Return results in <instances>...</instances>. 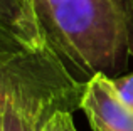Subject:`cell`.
<instances>
[{"mask_svg": "<svg viewBox=\"0 0 133 131\" xmlns=\"http://www.w3.org/2000/svg\"><path fill=\"white\" fill-rule=\"evenodd\" d=\"M79 109L93 131H133V109L118 98L111 79L101 72L84 82Z\"/></svg>", "mask_w": 133, "mask_h": 131, "instance_id": "3957f363", "label": "cell"}, {"mask_svg": "<svg viewBox=\"0 0 133 131\" xmlns=\"http://www.w3.org/2000/svg\"><path fill=\"white\" fill-rule=\"evenodd\" d=\"M0 20L20 34L34 46H44L34 24L30 22L22 0H0Z\"/></svg>", "mask_w": 133, "mask_h": 131, "instance_id": "277c9868", "label": "cell"}, {"mask_svg": "<svg viewBox=\"0 0 133 131\" xmlns=\"http://www.w3.org/2000/svg\"><path fill=\"white\" fill-rule=\"evenodd\" d=\"M32 47H37V46H34L32 42L24 39L17 30H14L10 25H7L0 20V56L22 52V50L32 49Z\"/></svg>", "mask_w": 133, "mask_h": 131, "instance_id": "5b68a950", "label": "cell"}, {"mask_svg": "<svg viewBox=\"0 0 133 131\" xmlns=\"http://www.w3.org/2000/svg\"><path fill=\"white\" fill-rule=\"evenodd\" d=\"M83 88L47 46L0 56V109L14 108L37 126L56 111L78 109Z\"/></svg>", "mask_w": 133, "mask_h": 131, "instance_id": "7a4b0ae2", "label": "cell"}, {"mask_svg": "<svg viewBox=\"0 0 133 131\" xmlns=\"http://www.w3.org/2000/svg\"><path fill=\"white\" fill-rule=\"evenodd\" d=\"M39 39L78 81L115 79L133 61V0H22Z\"/></svg>", "mask_w": 133, "mask_h": 131, "instance_id": "6da1fadb", "label": "cell"}, {"mask_svg": "<svg viewBox=\"0 0 133 131\" xmlns=\"http://www.w3.org/2000/svg\"><path fill=\"white\" fill-rule=\"evenodd\" d=\"M0 131H3V109H0Z\"/></svg>", "mask_w": 133, "mask_h": 131, "instance_id": "9c48e42d", "label": "cell"}, {"mask_svg": "<svg viewBox=\"0 0 133 131\" xmlns=\"http://www.w3.org/2000/svg\"><path fill=\"white\" fill-rule=\"evenodd\" d=\"M3 131H41V126L27 121L14 108H3Z\"/></svg>", "mask_w": 133, "mask_h": 131, "instance_id": "8992f818", "label": "cell"}, {"mask_svg": "<svg viewBox=\"0 0 133 131\" xmlns=\"http://www.w3.org/2000/svg\"><path fill=\"white\" fill-rule=\"evenodd\" d=\"M111 82H113V88L116 91L118 98L130 109H133V71L111 79Z\"/></svg>", "mask_w": 133, "mask_h": 131, "instance_id": "ba28073f", "label": "cell"}, {"mask_svg": "<svg viewBox=\"0 0 133 131\" xmlns=\"http://www.w3.org/2000/svg\"><path fill=\"white\" fill-rule=\"evenodd\" d=\"M41 131H78L71 111H56L44 121Z\"/></svg>", "mask_w": 133, "mask_h": 131, "instance_id": "52a82bcc", "label": "cell"}]
</instances>
